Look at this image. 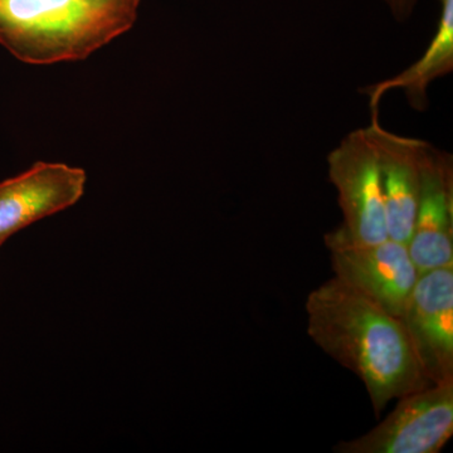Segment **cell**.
<instances>
[{
  "label": "cell",
  "instance_id": "6da1fadb",
  "mask_svg": "<svg viewBox=\"0 0 453 453\" xmlns=\"http://www.w3.org/2000/svg\"><path fill=\"white\" fill-rule=\"evenodd\" d=\"M305 309L310 338L365 383L375 416L393 399L434 384L401 319L335 276L310 292Z\"/></svg>",
  "mask_w": 453,
  "mask_h": 453
},
{
  "label": "cell",
  "instance_id": "7a4b0ae2",
  "mask_svg": "<svg viewBox=\"0 0 453 453\" xmlns=\"http://www.w3.org/2000/svg\"><path fill=\"white\" fill-rule=\"evenodd\" d=\"M140 0H0V46L28 65L81 61L133 28Z\"/></svg>",
  "mask_w": 453,
  "mask_h": 453
},
{
  "label": "cell",
  "instance_id": "3957f363",
  "mask_svg": "<svg viewBox=\"0 0 453 453\" xmlns=\"http://www.w3.org/2000/svg\"><path fill=\"white\" fill-rule=\"evenodd\" d=\"M327 175L338 193L345 240L371 246L388 240L377 153L368 130L349 133L326 157Z\"/></svg>",
  "mask_w": 453,
  "mask_h": 453
},
{
  "label": "cell",
  "instance_id": "277c9868",
  "mask_svg": "<svg viewBox=\"0 0 453 453\" xmlns=\"http://www.w3.org/2000/svg\"><path fill=\"white\" fill-rule=\"evenodd\" d=\"M453 434V378L399 398L384 421L363 436L342 441L338 453H438Z\"/></svg>",
  "mask_w": 453,
  "mask_h": 453
},
{
  "label": "cell",
  "instance_id": "5b68a950",
  "mask_svg": "<svg viewBox=\"0 0 453 453\" xmlns=\"http://www.w3.org/2000/svg\"><path fill=\"white\" fill-rule=\"evenodd\" d=\"M336 279L399 318L410 299L419 273L407 244L387 240L360 246L345 240L338 231L325 234Z\"/></svg>",
  "mask_w": 453,
  "mask_h": 453
},
{
  "label": "cell",
  "instance_id": "8992f818",
  "mask_svg": "<svg viewBox=\"0 0 453 453\" xmlns=\"http://www.w3.org/2000/svg\"><path fill=\"white\" fill-rule=\"evenodd\" d=\"M432 383L453 378V267L419 273L402 315Z\"/></svg>",
  "mask_w": 453,
  "mask_h": 453
},
{
  "label": "cell",
  "instance_id": "52a82bcc",
  "mask_svg": "<svg viewBox=\"0 0 453 453\" xmlns=\"http://www.w3.org/2000/svg\"><path fill=\"white\" fill-rule=\"evenodd\" d=\"M85 170L38 162L0 181V249L18 232L73 207L85 195Z\"/></svg>",
  "mask_w": 453,
  "mask_h": 453
},
{
  "label": "cell",
  "instance_id": "ba28073f",
  "mask_svg": "<svg viewBox=\"0 0 453 453\" xmlns=\"http://www.w3.org/2000/svg\"><path fill=\"white\" fill-rule=\"evenodd\" d=\"M408 251L419 273L453 267V157L425 142L418 208Z\"/></svg>",
  "mask_w": 453,
  "mask_h": 453
},
{
  "label": "cell",
  "instance_id": "9c48e42d",
  "mask_svg": "<svg viewBox=\"0 0 453 453\" xmlns=\"http://www.w3.org/2000/svg\"><path fill=\"white\" fill-rule=\"evenodd\" d=\"M377 153L389 240L408 244L418 208L425 140L387 130L380 113L366 127Z\"/></svg>",
  "mask_w": 453,
  "mask_h": 453
},
{
  "label": "cell",
  "instance_id": "30bf717a",
  "mask_svg": "<svg viewBox=\"0 0 453 453\" xmlns=\"http://www.w3.org/2000/svg\"><path fill=\"white\" fill-rule=\"evenodd\" d=\"M440 2L436 32L421 58L404 71L383 81L362 88L368 96L372 115L380 113L381 98L387 92L402 89L408 104L417 111L427 110L428 88L432 82L453 71V0Z\"/></svg>",
  "mask_w": 453,
  "mask_h": 453
},
{
  "label": "cell",
  "instance_id": "8fae6325",
  "mask_svg": "<svg viewBox=\"0 0 453 453\" xmlns=\"http://www.w3.org/2000/svg\"><path fill=\"white\" fill-rule=\"evenodd\" d=\"M383 3L396 22H407L413 16L421 0H380Z\"/></svg>",
  "mask_w": 453,
  "mask_h": 453
}]
</instances>
